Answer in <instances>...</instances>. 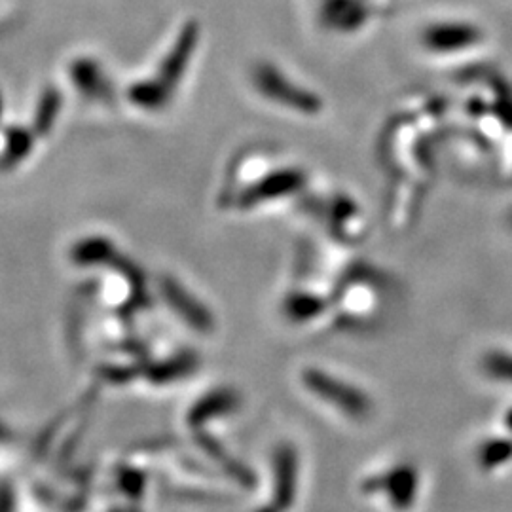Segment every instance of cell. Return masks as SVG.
I'll list each match as a JSON object with an SVG mask.
<instances>
[{
    "instance_id": "obj_1",
    "label": "cell",
    "mask_w": 512,
    "mask_h": 512,
    "mask_svg": "<svg viewBox=\"0 0 512 512\" xmlns=\"http://www.w3.org/2000/svg\"><path fill=\"white\" fill-rule=\"evenodd\" d=\"M365 492H382L387 495L391 507L406 511L412 507L418 494V473L412 465H399L382 478L365 482Z\"/></svg>"
},
{
    "instance_id": "obj_3",
    "label": "cell",
    "mask_w": 512,
    "mask_h": 512,
    "mask_svg": "<svg viewBox=\"0 0 512 512\" xmlns=\"http://www.w3.org/2000/svg\"><path fill=\"white\" fill-rule=\"evenodd\" d=\"M512 458L511 440H492L484 444L478 452V465L486 471L495 469Z\"/></svg>"
},
{
    "instance_id": "obj_4",
    "label": "cell",
    "mask_w": 512,
    "mask_h": 512,
    "mask_svg": "<svg viewBox=\"0 0 512 512\" xmlns=\"http://www.w3.org/2000/svg\"><path fill=\"white\" fill-rule=\"evenodd\" d=\"M511 427H512V416H511Z\"/></svg>"
},
{
    "instance_id": "obj_2",
    "label": "cell",
    "mask_w": 512,
    "mask_h": 512,
    "mask_svg": "<svg viewBox=\"0 0 512 512\" xmlns=\"http://www.w3.org/2000/svg\"><path fill=\"white\" fill-rule=\"evenodd\" d=\"M315 384H319L317 385L319 393L330 397L329 401L338 404V406L344 408V410H348L351 416L361 418V416H365L366 412H368V408H370V404L366 401L365 395L359 393V391H355V389H351V387L338 385V382H332V380H330V382L329 380H317Z\"/></svg>"
}]
</instances>
